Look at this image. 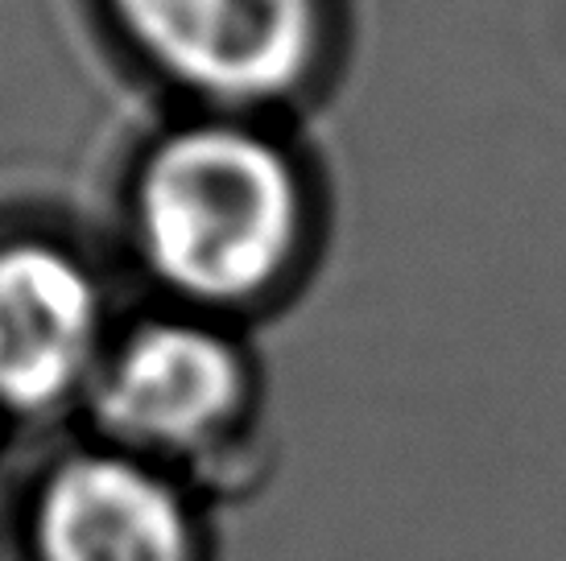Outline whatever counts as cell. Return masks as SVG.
I'll use <instances>...</instances> for the list:
<instances>
[{
    "label": "cell",
    "mask_w": 566,
    "mask_h": 561,
    "mask_svg": "<svg viewBox=\"0 0 566 561\" xmlns=\"http://www.w3.org/2000/svg\"><path fill=\"white\" fill-rule=\"evenodd\" d=\"M244 359L228 335L203 322L158 318L112 347L92 396L116 442L137 458L207 451L244 405Z\"/></svg>",
    "instance_id": "3"
},
{
    "label": "cell",
    "mask_w": 566,
    "mask_h": 561,
    "mask_svg": "<svg viewBox=\"0 0 566 561\" xmlns=\"http://www.w3.org/2000/svg\"><path fill=\"white\" fill-rule=\"evenodd\" d=\"M33 546L42 561H195V516L137 454H75L38 491Z\"/></svg>",
    "instance_id": "5"
},
{
    "label": "cell",
    "mask_w": 566,
    "mask_h": 561,
    "mask_svg": "<svg viewBox=\"0 0 566 561\" xmlns=\"http://www.w3.org/2000/svg\"><path fill=\"white\" fill-rule=\"evenodd\" d=\"M137 59L211 104H269L315 75L327 0H104Z\"/></svg>",
    "instance_id": "2"
},
{
    "label": "cell",
    "mask_w": 566,
    "mask_h": 561,
    "mask_svg": "<svg viewBox=\"0 0 566 561\" xmlns=\"http://www.w3.org/2000/svg\"><path fill=\"white\" fill-rule=\"evenodd\" d=\"M133 232L166 289L203 306H237L282 277L298 248V173L252 128L187 125L145 157Z\"/></svg>",
    "instance_id": "1"
},
{
    "label": "cell",
    "mask_w": 566,
    "mask_h": 561,
    "mask_svg": "<svg viewBox=\"0 0 566 561\" xmlns=\"http://www.w3.org/2000/svg\"><path fill=\"white\" fill-rule=\"evenodd\" d=\"M99 285L42 240L0 248V409L46 413L99 372Z\"/></svg>",
    "instance_id": "4"
}]
</instances>
